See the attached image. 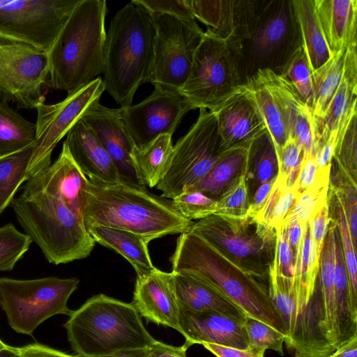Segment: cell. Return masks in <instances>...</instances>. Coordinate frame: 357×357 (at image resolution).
<instances>
[{"mask_svg": "<svg viewBox=\"0 0 357 357\" xmlns=\"http://www.w3.org/2000/svg\"><path fill=\"white\" fill-rule=\"evenodd\" d=\"M47 75V52L0 35V101L36 109L45 102Z\"/></svg>", "mask_w": 357, "mask_h": 357, "instance_id": "cell-12", "label": "cell"}, {"mask_svg": "<svg viewBox=\"0 0 357 357\" xmlns=\"http://www.w3.org/2000/svg\"><path fill=\"white\" fill-rule=\"evenodd\" d=\"M250 202L245 174L236 178L216 199L215 214L229 218L248 215Z\"/></svg>", "mask_w": 357, "mask_h": 357, "instance_id": "cell-42", "label": "cell"}, {"mask_svg": "<svg viewBox=\"0 0 357 357\" xmlns=\"http://www.w3.org/2000/svg\"><path fill=\"white\" fill-rule=\"evenodd\" d=\"M319 257V281L323 294L331 328L336 347V300L335 292V241L337 220H331ZM337 349V348H336Z\"/></svg>", "mask_w": 357, "mask_h": 357, "instance_id": "cell-37", "label": "cell"}, {"mask_svg": "<svg viewBox=\"0 0 357 357\" xmlns=\"http://www.w3.org/2000/svg\"><path fill=\"white\" fill-rule=\"evenodd\" d=\"M297 185L291 188L284 187L275 206L270 227L275 230L281 225L288 211L293 206L298 195Z\"/></svg>", "mask_w": 357, "mask_h": 357, "instance_id": "cell-52", "label": "cell"}, {"mask_svg": "<svg viewBox=\"0 0 357 357\" xmlns=\"http://www.w3.org/2000/svg\"><path fill=\"white\" fill-rule=\"evenodd\" d=\"M285 226L287 229L288 241L292 252L294 264L298 249L303 240L305 225H302L299 222H294Z\"/></svg>", "mask_w": 357, "mask_h": 357, "instance_id": "cell-58", "label": "cell"}, {"mask_svg": "<svg viewBox=\"0 0 357 357\" xmlns=\"http://www.w3.org/2000/svg\"><path fill=\"white\" fill-rule=\"evenodd\" d=\"M244 326L250 346L264 350L272 349L284 355L283 344L286 336L265 323L250 317H246Z\"/></svg>", "mask_w": 357, "mask_h": 357, "instance_id": "cell-46", "label": "cell"}, {"mask_svg": "<svg viewBox=\"0 0 357 357\" xmlns=\"http://www.w3.org/2000/svg\"><path fill=\"white\" fill-rule=\"evenodd\" d=\"M155 40L152 15L135 0L112 19L106 33L102 82L121 107L132 105L137 89L150 82Z\"/></svg>", "mask_w": 357, "mask_h": 357, "instance_id": "cell-3", "label": "cell"}, {"mask_svg": "<svg viewBox=\"0 0 357 357\" xmlns=\"http://www.w3.org/2000/svg\"><path fill=\"white\" fill-rule=\"evenodd\" d=\"M268 0H188L195 19L227 41L241 44L250 38Z\"/></svg>", "mask_w": 357, "mask_h": 357, "instance_id": "cell-17", "label": "cell"}, {"mask_svg": "<svg viewBox=\"0 0 357 357\" xmlns=\"http://www.w3.org/2000/svg\"><path fill=\"white\" fill-rule=\"evenodd\" d=\"M63 327L71 348L79 357H104L146 348L155 340L132 303L102 294L72 311Z\"/></svg>", "mask_w": 357, "mask_h": 357, "instance_id": "cell-5", "label": "cell"}, {"mask_svg": "<svg viewBox=\"0 0 357 357\" xmlns=\"http://www.w3.org/2000/svg\"><path fill=\"white\" fill-rule=\"evenodd\" d=\"M86 229L95 242L123 256L133 266L137 275L145 274L155 268L149 255V242L142 236L105 226H90Z\"/></svg>", "mask_w": 357, "mask_h": 357, "instance_id": "cell-28", "label": "cell"}, {"mask_svg": "<svg viewBox=\"0 0 357 357\" xmlns=\"http://www.w3.org/2000/svg\"><path fill=\"white\" fill-rule=\"evenodd\" d=\"M179 307L192 311H215L243 322L247 317L220 289L198 277L171 272Z\"/></svg>", "mask_w": 357, "mask_h": 357, "instance_id": "cell-26", "label": "cell"}, {"mask_svg": "<svg viewBox=\"0 0 357 357\" xmlns=\"http://www.w3.org/2000/svg\"><path fill=\"white\" fill-rule=\"evenodd\" d=\"M250 92L270 133L277 152L288 140L280 106L259 70L243 84Z\"/></svg>", "mask_w": 357, "mask_h": 357, "instance_id": "cell-32", "label": "cell"}, {"mask_svg": "<svg viewBox=\"0 0 357 357\" xmlns=\"http://www.w3.org/2000/svg\"><path fill=\"white\" fill-rule=\"evenodd\" d=\"M329 357H331V356H329Z\"/></svg>", "mask_w": 357, "mask_h": 357, "instance_id": "cell-63", "label": "cell"}, {"mask_svg": "<svg viewBox=\"0 0 357 357\" xmlns=\"http://www.w3.org/2000/svg\"><path fill=\"white\" fill-rule=\"evenodd\" d=\"M331 170L318 172L315 182L298 194L295 202L284 217L282 225L299 222L305 225L328 202ZM281 224V225H282Z\"/></svg>", "mask_w": 357, "mask_h": 357, "instance_id": "cell-38", "label": "cell"}, {"mask_svg": "<svg viewBox=\"0 0 357 357\" xmlns=\"http://www.w3.org/2000/svg\"><path fill=\"white\" fill-rule=\"evenodd\" d=\"M151 13L170 15L183 20L195 22L188 0H135Z\"/></svg>", "mask_w": 357, "mask_h": 357, "instance_id": "cell-48", "label": "cell"}, {"mask_svg": "<svg viewBox=\"0 0 357 357\" xmlns=\"http://www.w3.org/2000/svg\"><path fill=\"white\" fill-rule=\"evenodd\" d=\"M132 304L146 321L175 329L179 327V306L174 291L172 273L157 268L137 275Z\"/></svg>", "mask_w": 357, "mask_h": 357, "instance_id": "cell-21", "label": "cell"}, {"mask_svg": "<svg viewBox=\"0 0 357 357\" xmlns=\"http://www.w3.org/2000/svg\"><path fill=\"white\" fill-rule=\"evenodd\" d=\"M172 135L163 134L142 147H134L131 158L139 183L156 187L162 178L173 149Z\"/></svg>", "mask_w": 357, "mask_h": 357, "instance_id": "cell-30", "label": "cell"}, {"mask_svg": "<svg viewBox=\"0 0 357 357\" xmlns=\"http://www.w3.org/2000/svg\"><path fill=\"white\" fill-rule=\"evenodd\" d=\"M277 153L278 176L287 188L296 185L303 157V151L294 141L289 139Z\"/></svg>", "mask_w": 357, "mask_h": 357, "instance_id": "cell-47", "label": "cell"}, {"mask_svg": "<svg viewBox=\"0 0 357 357\" xmlns=\"http://www.w3.org/2000/svg\"><path fill=\"white\" fill-rule=\"evenodd\" d=\"M79 283L76 278H0V307L13 330L31 336L47 319L57 314H70L72 310L67 303Z\"/></svg>", "mask_w": 357, "mask_h": 357, "instance_id": "cell-9", "label": "cell"}, {"mask_svg": "<svg viewBox=\"0 0 357 357\" xmlns=\"http://www.w3.org/2000/svg\"><path fill=\"white\" fill-rule=\"evenodd\" d=\"M33 144L0 156V215L10 206L20 185L27 181V168Z\"/></svg>", "mask_w": 357, "mask_h": 357, "instance_id": "cell-36", "label": "cell"}, {"mask_svg": "<svg viewBox=\"0 0 357 357\" xmlns=\"http://www.w3.org/2000/svg\"><path fill=\"white\" fill-rule=\"evenodd\" d=\"M357 43L345 52L343 74L324 115L314 124L316 152L329 132L339 129L357 114Z\"/></svg>", "mask_w": 357, "mask_h": 357, "instance_id": "cell-24", "label": "cell"}, {"mask_svg": "<svg viewBox=\"0 0 357 357\" xmlns=\"http://www.w3.org/2000/svg\"><path fill=\"white\" fill-rule=\"evenodd\" d=\"M331 220L328 200V202L310 220V235L319 257Z\"/></svg>", "mask_w": 357, "mask_h": 357, "instance_id": "cell-50", "label": "cell"}, {"mask_svg": "<svg viewBox=\"0 0 357 357\" xmlns=\"http://www.w3.org/2000/svg\"><path fill=\"white\" fill-rule=\"evenodd\" d=\"M172 201L177 211L191 221L213 215L216 211V200L198 190L185 191Z\"/></svg>", "mask_w": 357, "mask_h": 357, "instance_id": "cell-45", "label": "cell"}, {"mask_svg": "<svg viewBox=\"0 0 357 357\" xmlns=\"http://www.w3.org/2000/svg\"><path fill=\"white\" fill-rule=\"evenodd\" d=\"M107 13L105 0H81L76 6L47 52L45 86L68 94L102 73Z\"/></svg>", "mask_w": 357, "mask_h": 357, "instance_id": "cell-4", "label": "cell"}, {"mask_svg": "<svg viewBox=\"0 0 357 357\" xmlns=\"http://www.w3.org/2000/svg\"><path fill=\"white\" fill-rule=\"evenodd\" d=\"M330 190L336 196L337 200L338 220L337 221L341 238L343 256L348 274L351 299L354 304L357 306V264L356 250L353 245L342 202L335 192L333 190Z\"/></svg>", "mask_w": 357, "mask_h": 357, "instance_id": "cell-44", "label": "cell"}, {"mask_svg": "<svg viewBox=\"0 0 357 357\" xmlns=\"http://www.w3.org/2000/svg\"><path fill=\"white\" fill-rule=\"evenodd\" d=\"M239 62L236 44L206 30L181 93L195 109L216 111L243 85Z\"/></svg>", "mask_w": 357, "mask_h": 357, "instance_id": "cell-8", "label": "cell"}, {"mask_svg": "<svg viewBox=\"0 0 357 357\" xmlns=\"http://www.w3.org/2000/svg\"><path fill=\"white\" fill-rule=\"evenodd\" d=\"M225 150L248 148L267 129L250 93L242 85L215 112Z\"/></svg>", "mask_w": 357, "mask_h": 357, "instance_id": "cell-20", "label": "cell"}, {"mask_svg": "<svg viewBox=\"0 0 357 357\" xmlns=\"http://www.w3.org/2000/svg\"><path fill=\"white\" fill-rule=\"evenodd\" d=\"M276 178L260 185L255 190L252 196V198L250 200V206L248 215L252 217H255L257 215V214L265 204Z\"/></svg>", "mask_w": 357, "mask_h": 357, "instance_id": "cell-56", "label": "cell"}, {"mask_svg": "<svg viewBox=\"0 0 357 357\" xmlns=\"http://www.w3.org/2000/svg\"><path fill=\"white\" fill-rule=\"evenodd\" d=\"M170 261L173 272L194 275L213 284L248 317L265 323L287 337L286 324L262 283L264 280L245 270L200 236L191 231L181 234Z\"/></svg>", "mask_w": 357, "mask_h": 357, "instance_id": "cell-2", "label": "cell"}, {"mask_svg": "<svg viewBox=\"0 0 357 357\" xmlns=\"http://www.w3.org/2000/svg\"><path fill=\"white\" fill-rule=\"evenodd\" d=\"M0 357H20L19 347L8 345L0 351Z\"/></svg>", "mask_w": 357, "mask_h": 357, "instance_id": "cell-61", "label": "cell"}, {"mask_svg": "<svg viewBox=\"0 0 357 357\" xmlns=\"http://www.w3.org/2000/svg\"><path fill=\"white\" fill-rule=\"evenodd\" d=\"M357 114L348 126L339 130V139L333 159L345 174L356 182L357 164Z\"/></svg>", "mask_w": 357, "mask_h": 357, "instance_id": "cell-43", "label": "cell"}, {"mask_svg": "<svg viewBox=\"0 0 357 357\" xmlns=\"http://www.w3.org/2000/svg\"><path fill=\"white\" fill-rule=\"evenodd\" d=\"M149 349L153 357H187L188 347L184 344L181 347H174L155 340Z\"/></svg>", "mask_w": 357, "mask_h": 357, "instance_id": "cell-57", "label": "cell"}, {"mask_svg": "<svg viewBox=\"0 0 357 357\" xmlns=\"http://www.w3.org/2000/svg\"><path fill=\"white\" fill-rule=\"evenodd\" d=\"M104 357H153L149 347L130 349L118 351Z\"/></svg>", "mask_w": 357, "mask_h": 357, "instance_id": "cell-60", "label": "cell"}, {"mask_svg": "<svg viewBox=\"0 0 357 357\" xmlns=\"http://www.w3.org/2000/svg\"><path fill=\"white\" fill-rule=\"evenodd\" d=\"M189 231L200 236L236 264L268 281L276 252V230L255 217L213 214L194 222Z\"/></svg>", "mask_w": 357, "mask_h": 357, "instance_id": "cell-7", "label": "cell"}, {"mask_svg": "<svg viewBox=\"0 0 357 357\" xmlns=\"http://www.w3.org/2000/svg\"><path fill=\"white\" fill-rule=\"evenodd\" d=\"M331 357H357V337L338 348Z\"/></svg>", "mask_w": 357, "mask_h": 357, "instance_id": "cell-59", "label": "cell"}, {"mask_svg": "<svg viewBox=\"0 0 357 357\" xmlns=\"http://www.w3.org/2000/svg\"><path fill=\"white\" fill-rule=\"evenodd\" d=\"M226 151L215 112L200 109L196 122L173 146L168 165L155 187L162 192L160 196L172 199L193 187Z\"/></svg>", "mask_w": 357, "mask_h": 357, "instance_id": "cell-11", "label": "cell"}, {"mask_svg": "<svg viewBox=\"0 0 357 357\" xmlns=\"http://www.w3.org/2000/svg\"><path fill=\"white\" fill-rule=\"evenodd\" d=\"M32 243L26 234L17 230L13 224L0 227V271H10L29 250Z\"/></svg>", "mask_w": 357, "mask_h": 357, "instance_id": "cell-41", "label": "cell"}, {"mask_svg": "<svg viewBox=\"0 0 357 357\" xmlns=\"http://www.w3.org/2000/svg\"><path fill=\"white\" fill-rule=\"evenodd\" d=\"M63 143L73 160L89 178L120 181L110 156L94 132L81 119L71 127Z\"/></svg>", "mask_w": 357, "mask_h": 357, "instance_id": "cell-25", "label": "cell"}, {"mask_svg": "<svg viewBox=\"0 0 357 357\" xmlns=\"http://www.w3.org/2000/svg\"><path fill=\"white\" fill-rule=\"evenodd\" d=\"M155 27V57L150 83L180 91L186 81L195 53L204 32L196 21L151 13Z\"/></svg>", "mask_w": 357, "mask_h": 357, "instance_id": "cell-13", "label": "cell"}, {"mask_svg": "<svg viewBox=\"0 0 357 357\" xmlns=\"http://www.w3.org/2000/svg\"><path fill=\"white\" fill-rule=\"evenodd\" d=\"M346 50L331 55L318 69L312 72V100L311 112L314 124L324 115L340 82Z\"/></svg>", "mask_w": 357, "mask_h": 357, "instance_id": "cell-33", "label": "cell"}, {"mask_svg": "<svg viewBox=\"0 0 357 357\" xmlns=\"http://www.w3.org/2000/svg\"><path fill=\"white\" fill-rule=\"evenodd\" d=\"M238 45L243 85L258 70L278 74L301 47L291 0H268L252 33Z\"/></svg>", "mask_w": 357, "mask_h": 357, "instance_id": "cell-10", "label": "cell"}, {"mask_svg": "<svg viewBox=\"0 0 357 357\" xmlns=\"http://www.w3.org/2000/svg\"><path fill=\"white\" fill-rule=\"evenodd\" d=\"M81 119L94 132L110 156L120 181L140 185L131 158L135 144L125 128L121 108H108L98 102L86 111Z\"/></svg>", "mask_w": 357, "mask_h": 357, "instance_id": "cell-19", "label": "cell"}, {"mask_svg": "<svg viewBox=\"0 0 357 357\" xmlns=\"http://www.w3.org/2000/svg\"><path fill=\"white\" fill-rule=\"evenodd\" d=\"M88 178L70 156L65 143L57 159L26 181L24 192H44L62 201L82 221ZM84 222V221H83Z\"/></svg>", "mask_w": 357, "mask_h": 357, "instance_id": "cell-18", "label": "cell"}, {"mask_svg": "<svg viewBox=\"0 0 357 357\" xmlns=\"http://www.w3.org/2000/svg\"><path fill=\"white\" fill-rule=\"evenodd\" d=\"M10 206L50 263H69L92 252L96 242L83 221L60 199L44 192H22Z\"/></svg>", "mask_w": 357, "mask_h": 357, "instance_id": "cell-6", "label": "cell"}, {"mask_svg": "<svg viewBox=\"0 0 357 357\" xmlns=\"http://www.w3.org/2000/svg\"><path fill=\"white\" fill-rule=\"evenodd\" d=\"M318 178V169L313 153L303 155L299 176L297 181V189L301 193L311 186Z\"/></svg>", "mask_w": 357, "mask_h": 357, "instance_id": "cell-53", "label": "cell"}, {"mask_svg": "<svg viewBox=\"0 0 357 357\" xmlns=\"http://www.w3.org/2000/svg\"><path fill=\"white\" fill-rule=\"evenodd\" d=\"M36 123L0 101V156L18 151L34 142Z\"/></svg>", "mask_w": 357, "mask_h": 357, "instance_id": "cell-35", "label": "cell"}, {"mask_svg": "<svg viewBox=\"0 0 357 357\" xmlns=\"http://www.w3.org/2000/svg\"><path fill=\"white\" fill-rule=\"evenodd\" d=\"M259 71L280 106L288 139L294 141L303 155H315L314 120L310 107L279 74L270 70Z\"/></svg>", "mask_w": 357, "mask_h": 357, "instance_id": "cell-23", "label": "cell"}, {"mask_svg": "<svg viewBox=\"0 0 357 357\" xmlns=\"http://www.w3.org/2000/svg\"><path fill=\"white\" fill-rule=\"evenodd\" d=\"M301 47L311 72L331 56L321 29L314 0H291Z\"/></svg>", "mask_w": 357, "mask_h": 357, "instance_id": "cell-29", "label": "cell"}, {"mask_svg": "<svg viewBox=\"0 0 357 357\" xmlns=\"http://www.w3.org/2000/svg\"><path fill=\"white\" fill-rule=\"evenodd\" d=\"M125 128L135 147L163 134L172 135L193 105L180 91L155 87L141 102L120 107Z\"/></svg>", "mask_w": 357, "mask_h": 357, "instance_id": "cell-16", "label": "cell"}, {"mask_svg": "<svg viewBox=\"0 0 357 357\" xmlns=\"http://www.w3.org/2000/svg\"><path fill=\"white\" fill-rule=\"evenodd\" d=\"M217 357H264L265 351L252 346L247 349H240L212 343L202 344Z\"/></svg>", "mask_w": 357, "mask_h": 357, "instance_id": "cell-54", "label": "cell"}, {"mask_svg": "<svg viewBox=\"0 0 357 357\" xmlns=\"http://www.w3.org/2000/svg\"><path fill=\"white\" fill-rule=\"evenodd\" d=\"M276 259L278 271L287 278L294 279V264L292 252L289 243L287 229L281 225L277 229Z\"/></svg>", "mask_w": 357, "mask_h": 357, "instance_id": "cell-49", "label": "cell"}, {"mask_svg": "<svg viewBox=\"0 0 357 357\" xmlns=\"http://www.w3.org/2000/svg\"><path fill=\"white\" fill-rule=\"evenodd\" d=\"M278 74L292 86L301 98L311 107L312 72L301 47L292 54Z\"/></svg>", "mask_w": 357, "mask_h": 357, "instance_id": "cell-40", "label": "cell"}, {"mask_svg": "<svg viewBox=\"0 0 357 357\" xmlns=\"http://www.w3.org/2000/svg\"><path fill=\"white\" fill-rule=\"evenodd\" d=\"M81 0H0V35L48 52Z\"/></svg>", "mask_w": 357, "mask_h": 357, "instance_id": "cell-15", "label": "cell"}, {"mask_svg": "<svg viewBox=\"0 0 357 357\" xmlns=\"http://www.w3.org/2000/svg\"><path fill=\"white\" fill-rule=\"evenodd\" d=\"M83 221L86 227L105 226L135 233L149 243L190 231L172 199L155 195L145 186L121 181L88 178Z\"/></svg>", "mask_w": 357, "mask_h": 357, "instance_id": "cell-1", "label": "cell"}, {"mask_svg": "<svg viewBox=\"0 0 357 357\" xmlns=\"http://www.w3.org/2000/svg\"><path fill=\"white\" fill-rule=\"evenodd\" d=\"M268 284L269 296L282 317L289 335L294 325L296 310L294 279L287 278L278 271L276 252L273 262L269 268Z\"/></svg>", "mask_w": 357, "mask_h": 357, "instance_id": "cell-39", "label": "cell"}, {"mask_svg": "<svg viewBox=\"0 0 357 357\" xmlns=\"http://www.w3.org/2000/svg\"><path fill=\"white\" fill-rule=\"evenodd\" d=\"M331 54L357 43L356 0H314Z\"/></svg>", "mask_w": 357, "mask_h": 357, "instance_id": "cell-27", "label": "cell"}, {"mask_svg": "<svg viewBox=\"0 0 357 357\" xmlns=\"http://www.w3.org/2000/svg\"><path fill=\"white\" fill-rule=\"evenodd\" d=\"M20 357H79L73 356L46 345L33 343L19 347Z\"/></svg>", "mask_w": 357, "mask_h": 357, "instance_id": "cell-55", "label": "cell"}, {"mask_svg": "<svg viewBox=\"0 0 357 357\" xmlns=\"http://www.w3.org/2000/svg\"><path fill=\"white\" fill-rule=\"evenodd\" d=\"M179 327L188 348L204 342L240 349L250 347L243 322L218 312L179 307Z\"/></svg>", "mask_w": 357, "mask_h": 357, "instance_id": "cell-22", "label": "cell"}, {"mask_svg": "<svg viewBox=\"0 0 357 357\" xmlns=\"http://www.w3.org/2000/svg\"><path fill=\"white\" fill-rule=\"evenodd\" d=\"M278 173L277 151L266 130L256 137L248 148L245 175L249 198L260 185L276 178Z\"/></svg>", "mask_w": 357, "mask_h": 357, "instance_id": "cell-31", "label": "cell"}, {"mask_svg": "<svg viewBox=\"0 0 357 357\" xmlns=\"http://www.w3.org/2000/svg\"><path fill=\"white\" fill-rule=\"evenodd\" d=\"M247 155L248 148L227 151L209 172L188 190L202 192L216 200L231 183L245 174Z\"/></svg>", "mask_w": 357, "mask_h": 357, "instance_id": "cell-34", "label": "cell"}, {"mask_svg": "<svg viewBox=\"0 0 357 357\" xmlns=\"http://www.w3.org/2000/svg\"><path fill=\"white\" fill-rule=\"evenodd\" d=\"M8 344H6L0 338V351L6 347H7Z\"/></svg>", "mask_w": 357, "mask_h": 357, "instance_id": "cell-62", "label": "cell"}, {"mask_svg": "<svg viewBox=\"0 0 357 357\" xmlns=\"http://www.w3.org/2000/svg\"><path fill=\"white\" fill-rule=\"evenodd\" d=\"M104 91L102 79L98 77L68 93L61 102L52 105L43 102L36 107V135L27 168V181L50 167L56 145L86 111L99 102Z\"/></svg>", "mask_w": 357, "mask_h": 357, "instance_id": "cell-14", "label": "cell"}, {"mask_svg": "<svg viewBox=\"0 0 357 357\" xmlns=\"http://www.w3.org/2000/svg\"><path fill=\"white\" fill-rule=\"evenodd\" d=\"M339 129L329 132L317 150L315 160L319 173L331 169L332 161L339 139Z\"/></svg>", "mask_w": 357, "mask_h": 357, "instance_id": "cell-51", "label": "cell"}]
</instances>
